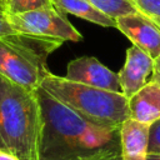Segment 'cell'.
<instances>
[{"label":"cell","mask_w":160,"mask_h":160,"mask_svg":"<svg viewBox=\"0 0 160 160\" xmlns=\"http://www.w3.org/2000/svg\"><path fill=\"white\" fill-rule=\"evenodd\" d=\"M15 30L12 29V26L9 22V15L8 11L5 9V6H2L0 4V35H6V34H11Z\"/></svg>","instance_id":"cell-16"},{"label":"cell","mask_w":160,"mask_h":160,"mask_svg":"<svg viewBox=\"0 0 160 160\" xmlns=\"http://www.w3.org/2000/svg\"><path fill=\"white\" fill-rule=\"evenodd\" d=\"M160 85V56L154 60V70H152V79Z\"/></svg>","instance_id":"cell-18"},{"label":"cell","mask_w":160,"mask_h":160,"mask_svg":"<svg viewBox=\"0 0 160 160\" xmlns=\"http://www.w3.org/2000/svg\"><path fill=\"white\" fill-rule=\"evenodd\" d=\"M49 5H52L50 0H6L5 1V9L8 14H20L24 11H29Z\"/></svg>","instance_id":"cell-13"},{"label":"cell","mask_w":160,"mask_h":160,"mask_svg":"<svg viewBox=\"0 0 160 160\" xmlns=\"http://www.w3.org/2000/svg\"><path fill=\"white\" fill-rule=\"evenodd\" d=\"M129 115L146 125L160 119V85L156 81H149L129 98Z\"/></svg>","instance_id":"cell-10"},{"label":"cell","mask_w":160,"mask_h":160,"mask_svg":"<svg viewBox=\"0 0 160 160\" xmlns=\"http://www.w3.org/2000/svg\"><path fill=\"white\" fill-rule=\"evenodd\" d=\"M136 10L151 19H160V0H131Z\"/></svg>","instance_id":"cell-14"},{"label":"cell","mask_w":160,"mask_h":160,"mask_svg":"<svg viewBox=\"0 0 160 160\" xmlns=\"http://www.w3.org/2000/svg\"><path fill=\"white\" fill-rule=\"evenodd\" d=\"M36 92L42 115L39 160H92L120 150V128L95 125L44 89Z\"/></svg>","instance_id":"cell-1"},{"label":"cell","mask_w":160,"mask_h":160,"mask_svg":"<svg viewBox=\"0 0 160 160\" xmlns=\"http://www.w3.org/2000/svg\"><path fill=\"white\" fill-rule=\"evenodd\" d=\"M40 88L95 125L119 129L130 118L129 99L122 92L84 85L50 71L42 79Z\"/></svg>","instance_id":"cell-3"},{"label":"cell","mask_w":160,"mask_h":160,"mask_svg":"<svg viewBox=\"0 0 160 160\" xmlns=\"http://www.w3.org/2000/svg\"><path fill=\"white\" fill-rule=\"evenodd\" d=\"M62 42L20 31L0 35V74L29 90H38L49 72V55Z\"/></svg>","instance_id":"cell-4"},{"label":"cell","mask_w":160,"mask_h":160,"mask_svg":"<svg viewBox=\"0 0 160 160\" xmlns=\"http://www.w3.org/2000/svg\"><path fill=\"white\" fill-rule=\"evenodd\" d=\"M8 15L9 22L15 31L51 38L61 41L78 42L82 40V35L68 20L65 12L60 11L54 5Z\"/></svg>","instance_id":"cell-5"},{"label":"cell","mask_w":160,"mask_h":160,"mask_svg":"<svg viewBox=\"0 0 160 160\" xmlns=\"http://www.w3.org/2000/svg\"><path fill=\"white\" fill-rule=\"evenodd\" d=\"M42 115L36 90L0 74V149L20 160H39Z\"/></svg>","instance_id":"cell-2"},{"label":"cell","mask_w":160,"mask_h":160,"mask_svg":"<svg viewBox=\"0 0 160 160\" xmlns=\"http://www.w3.org/2000/svg\"><path fill=\"white\" fill-rule=\"evenodd\" d=\"M92 160H121V154H120V150L119 151H111V152L100 155Z\"/></svg>","instance_id":"cell-17"},{"label":"cell","mask_w":160,"mask_h":160,"mask_svg":"<svg viewBox=\"0 0 160 160\" xmlns=\"http://www.w3.org/2000/svg\"><path fill=\"white\" fill-rule=\"evenodd\" d=\"M152 20H155V22H156V24L160 26V19H152Z\"/></svg>","instance_id":"cell-21"},{"label":"cell","mask_w":160,"mask_h":160,"mask_svg":"<svg viewBox=\"0 0 160 160\" xmlns=\"http://www.w3.org/2000/svg\"><path fill=\"white\" fill-rule=\"evenodd\" d=\"M51 4L65 14H72L80 19L104 28H116L115 19L94 8L88 0H50Z\"/></svg>","instance_id":"cell-11"},{"label":"cell","mask_w":160,"mask_h":160,"mask_svg":"<svg viewBox=\"0 0 160 160\" xmlns=\"http://www.w3.org/2000/svg\"><path fill=\"white\" fill-rule=\"evenodd\" d=\"M150 125L139 122L131 118L120 125L121 160H148Z\"/></svg>","instance_id":"cell-9"},{"label":"cell","mask_w":160,"mask_h":160,"mask_svg":"<svg viewBox=\"0 0 160 160\" xmlns=\"http://www.w3.org/2000/svg\"><path fill=\"white\" fill-rule=\"evenodd\" d=\"M154 60L135 45L126 50L125 64L118 72L121 92L129 99L152 79Z\"/></svg>","instance_id":"cell-8"},{"label":"cell","mask_w":160,"mask_h":160,"mask_svg":"<svg viewBox=\"0 0 160 160\" xmlns=\"http://www.w3.org/2000/svg\"><path fill=\"white\" fill-rule=\"evenodd\" d=\"M148 160H160V154H149Z\"/></svg>","instance_id":"cell-20"},{"label":"cell","mask_w":160,"mask_h":160,"mask_svg":"<svg viewBox=\"0 0 160 160\" xmlns=\"http://www.w3.org/2000/svg\"><path fill=\"white\" fill-rule=\"evenodd\" d=\"M0 160H20L15 154H12L11 151L0 149Z\"/></svg>","instance_id":"cell-19"},{"label":"cell","mask_w":160,"mask_h":160,"mask_svg":"<svg viewBox=\"0 0 160 160\" xmlns=\"http://www.w3.org/2000/svg\"><path fill=\"white\" fill-rule=\"evenodd\" d=\"M94 8L104 12L105 15L118 19L120 16L136 12V8L134 6L131 0H88Z\"/></svg>","instance_id":"cell-12"},{"label":"cell","mask_w":160,"mask_h":160,"mask_svg":"<svg viewBox=\"0 0 160 160\" xmlns=\"http://www.w3.org/2000/svg\"><path fill=\"white\" fill-rule=\"evenodd\" d=\"M148 151L149 154H160V119L150 125Z\"/></svg>","instance_id":"cell-15"},{"label":"cell","mask_w":160,"mask_h":160,"mask_svg":"<svg viewBox=\"0 0 160 160\" xmlns=\"http://www.w3.org/2000/svg\"><path fill=\"white\" fill-rule=\"evenodd\" d=\"M65 78L92 88L121 92L118 74L94 56H81L71 60L68 64Z\"/></svg>","instance_id":"cell-7"},{"label":"cell","mask_w":160,"mask_h":160,"mask_svg":"<svg viewBox=\"0 0 160 160\" xmlns=\"http://www.w3.org/2000/svg\"><path fill=\"white\" fill-rule=\"evenodd\" d=\"M5 1H6V0H0V4H1L2 6H5Z\"/></svg>","instance_id":"cell-22"},{"label":"cell","mask_w":160,"mask_h":160,"mask_svg":"<svg viewBox=\"0 0 160 160\" xmlns=\"http://www.w3.org/2000/svg\"><path fill=\"white\" fill-rule=\"evenodd\" d=\"M120 30L136 48L152 60L160 56V26L151 18L136 11L115 19Z\"/></svg>","instance_id":"cell-6"}]
</instances>
